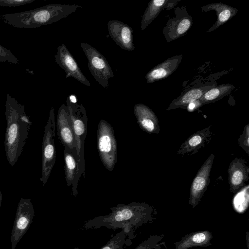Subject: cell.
Returning <instances> with one entry per match:
<instances>
[{"label": "cell", "instance_id": "cell-31", "mask_svg": "<svg viewBox=\"0 0 249 249\" xmlns=\"http://www.w3.org/2000/svg\"><path fill=\"white\" fill-rule=\"evenodd\" d=\"M1 201H2V194H1V191H0V206H1Z\"/></svg>", "mask_w": 249, "mask_h": 249}, {"label": "cell", "instance_id": "cell-2", "mask_svg": "<svg viewBox=\"0 0 249 249\" xmlns=\"http://www.w3.org/2000/svg\"><path fill=\"white\" fill-rule=\"evenodd\" d=\"M5 115V151L8 162L14 166L23 150L32 123L25 113L24 106L9 94L6 95Z\"/></svg>", "mask_w": 249, "mask_h": 249}, {"label": "cell", "instance_id": "cell-16", "mask_svg": "<svg viewBox=\"0 0 249 249\" xmlns=\"http://www.w3.org/2000/svg\"><path fill=\"white\" fill-rule=\"evenodd\" d=\"M108 33L116 44L124 50L132 51L133 30L127 24L117 20H110L107 23Z\"/></svg>", "mask_w": 249, "mask_h": 249}, {"label": "cell", "instance_id": "cell-25", "mask_svg": "<svg viewBox=\"0 0 249 249\" xmlns=\"http://www.w3.org/2000/svg\"><path fill=\"white\" fill-rule=\"evenodd\" d=\"M164 235H153L140 244L135 249H153L163 238Z\"/></svg>", "mask_w": 249, "mask_h": 249}, {"label": "cell", "instance_id": "cell-22", "mask_svg": "<svg viewBox=\"0 0 249 249\" xmlns=\"http://www.w3.org/2000/svg\"><path fill=\"white\" fill-rule=\"evenodd\" d=\"M215 86V84L206 85L192 88L174 100L170 104L167 110L187 108L190 104L198 100L206 91Z\"/></svg>", "mask_w": 249, "mask_h": 249}, {"label": "cell", "instance_id": "cell-18", "mask_svg": "<svg viewBox=\"0 0 249 249\" xmlns=\"http://www.w3.org/2000/svg\"><path fill=\"white\" fill-rule=\"evenodd\" d=\"M182 57V54L174 56L156 66L145 75L146 82L151 84L168 77L177 70Z\"/></svg>", "mask_w": 249, "mask_h": 249}, {"label": "cell", "instance_id": "cell-26", "mask_svg": "<svg viewBox=\"0 0 249 249\" xmlns=\"http://www.w3.org/2000/svg\"><path fill=\"white\" fill-rule=\"evenodd\" d=\"M239 145L249 155V123L244 126L242 133L237 139Z\"/></svg>", "mask_w": 249, "mask_h": 249}, {"label": "cell", "instance_id": "cell-29", "mask_svg": "<svg viewBox=\"0 0 249 249\" xmlns=\"http://www.w3.org/2000/svg\"><path fill=\"white\" fill-rule=\"evenodd\" d=\"M246 244L248 249H249V233L247 231L246 234Z\"/></svg>", "mask_w": 249, "mask_h": 249}, {"label": "cell", "instance_id": "cell-13", "mask_svg": "<svg viewBox=\"0 0 249 249\" xmlns=\"http://www.w3.org/2000/svg\"><path fill=\"white\" fill-rule=\"evenodd\" d=\"M56 125L57 133L61 142L72 149L77 147L70 110L67 105L60 107L57 116Z\"/></svg>", "mask_w": 249, "mask_h": 249}, {"label": "cell", "instance_id": "cell-28", "mask_svg": "<svg viewBox=\"0 0 249 249\" xmlns=\"http://www.w3.org/2000/svg\"><path fill=\"white\" fill-rule=\"evenodd\" d=\"M35 0H0V6L17 7L29 4Z\"/></svg>", "mask_w": 249, "mask_h": 249}, {"label": "cell", "instance_id": "cell-5", "mask_svg": "<svg viewBox=\"0 0 249 249\" xmlns=\"http://www.w3.org/2000/svg\"><path fill=\"white\" fill-rule=\"evenodd\" d=\"M55 124L54 108L52 107L44 127L42 145V176L40 180L44 186L47 182L56 160L54 145Z\"/></svg>", "mask_w": 249, "mask_h": 249}, {"label": "cell", "instance_id": "cell-27", "mask_svg": "<svg viewBox=\"0 0 249 249\" xmlns=\"http://www.w3.org/2000/svg\"><path fill=\"white\" fill-rule=\"evenodd\" d=\"M0 62L17 64L18 60L9 50L0 44Z\"/></svg>", "mask_w": 249, "mask_h": 249}, {"label": "cell", "instance_id": "cell-30", "mask_svg": "<svg viewBox=\"0 0 249 249\" xmlns=\"http://www.w3.org/2000/svg\"><path fill=\"white\" fill-rule=\"evenodd\" d=\"M163 244V243H161V244H158L156 247H155L154 249H161V244Z\"/></svg>", "mask_w": 249, "mask_h": 249}, {"label": "cell", "instance_id": "cell-10", "mask_svg": "<svg viewBox=\"0 0 249 249\" xmlns=\"http://www.w3.org/2000/svg\"><path fill=\"white\" fill-rule=\"evenodd\" d=\"M211 154L195 177L190 187L189 204L194 208L199 203L210 182V174L214 159Z\"/></svg>", "mask_w": 249, "mask_h": 249}, {"label": "cell", "instance_id": "cell-21", "mask_svg": "<svg viewBox=\"0 0 249 249\" xmlns=\"http://www.w3.org/2000/svg\"><path fill=\"white\" fill-rule=\"evenodd\" d=\"M179 0H152L148 3L147 7L142 16L141 28L144 30L155 18L160 11L166 8L172 9Z\"/></svg>", "mask_w": 249, "mask_h": 249}, {"label": "cell", "instance_id": "cell-3", "mask_svg": "<svg viewBox=\"0 0 249 249\" xmlns=\"http://www.w3.org/2000/svg\"><path fill=\"white\" fill-rule=\"evenodd\" d=\"M80 8L77 4H50L33 10L1 15L0 18L14 27L35 28L57 22Z\"/></svg>", "mask_w": 249, "mask_h": 249}, {"label": "cell", "instance_id": "cell-19", "mask_svg": "<svg viewBox=\"0 0 249 249\" xmlns=\"http://www.w3.org/2000/svg\"><path fill=\"white\" fill-rule=\"evenodd\" d=\"M211 232L208 230L199 231L185 235L174 243L175 249H189L193 247H206L211 246L213 239Z\"/></svg>", "mask_w": 249, "mask_h": 249}, {"label": "cell", "instance_id": "cell-6", "mask_svg": "<svg viewBox=\"0 0 249 249\" xmlns=\"http://www.w3.org/2000/svg\"><path fill=\"white\" fill-rule=\"evenodd\" d=\"M81 47L88 59V68L96 81L105 88H107L108 80L114 74L107 61L96 49L87 43Z\"/></svg>", "mask_w": 249, "mask_h": 249}, {"label": "cell", "instance_id": "cell-24", "mask_svg": "<svg viewBox=\"0 0 249 249\" xmlns=\"http://www.w3.org/2000/svg\"><path fill=\"white\" fill-rule=\"evenodd\" d=\"M127 235L124 230L116 233L100 249H124V246L129 240L126 239Z\"/></svg>", "mask_w": 249, "mask_h": 249}, {"label": "cell", "instance_id": "cell-32", "mask_svg": "<svg viewBox=\"0 0 249 249\" xmlns=\"http://www.w3.org/2000/svg\"><path fill=\"white\" fill-rule=\"evenodd\" d=\"M79 249V248L78 247H76V248H75L74 249Z\"/></svg>", "mask_w": 249, "mask_h": 249}, {"label": "cell", "instance_id": "cell-9", "mask_svg": "<svg viewBox=\"0 0 249 249\" xmlns=\"http://www.w3.org/2000/svg\"><path fill=\"white\" fill-rule=\"evenodd\" d=\"M175 14L173 18L168 19L162 30L168 43L184 36L193 24L192 17L185 6L177 7Z\"/></svg>", "mask_w": 249, "mask_h": 249}, {"label": "cell", "instance_id": "cell-12", "mask_svg": "<svg viewBox=\"0 0 249 249\" xmlns=\"http://www.w3.org/2000/svg\"><path fill=\"white\" fill-rule=\"evenodd\" d=\"M54 57L55 62L65 71L66 78L72 77L86 86H91L65 45L57 47Z\"/></svg>", "mask_w": 249, "mask_h": 249}, {"label": "cell", "instance_id": "cell-8", "mask_svg": "<svg viewBox=\"0 0 249 249\" xmlns=\"http://www.w3.org/2000/svg\"><path fill=\"white\" fill-rule=\"evenodd\" d=\"M34 215L35 211L31 199L21 198L18 205L11 232V249H15L17 244L26 232Z\"/></svg>", "mask_w": 249, "mask_h": 249}, {"label": "cell", "instance_id": "cell-1", "mask_svg": "<svg viewBox=\"0 0 249 249\" xmlns=\"http://www.w3.org/2000/svg\"><path fill=\"white\" fill-rule=\"evenodd\" d=\"M111 213L99 216L87 221L84 228H99L105 227L116 230L122 229L129 238H135L134 228L152 222L156 219L157 212L153 206L145 202H133L128 204H120L111 207Z\"/></svg>", "mask_w": 249, "mask_h": 249}, {"label": "cell", "instance_id": "cell-15", "mask_svg": "<svg viewBox=\"0 0 249 249\" xmlns=\"http://www.w3.org/2000/svg\"><path fill=\"white\" fill-rule=\"evenodd\" d=\"M213 135L211 125L197 131L180 145L177 154L183 156L197 153L210 142Z\"/></svg>", "mask_w": 249, "mask_h": 249}, {"label": "cell", "instance_id": "cell-17", "mask_svg": "<svg viewBox=\"0 0 249 249\" xmlns=\"http://www.w3.org/2000/svg\"><path fill=\"white\" fill-rule=\"evenodd\" d=\"M134 113L140 128L149 134H158L160 131L158 118L153 111L147 106L137 104Z\"/></svg>", "mask_w": 249, "mask_h": 249}, {"label": "cell", "instance_id": "cell-11", "mask_svg": "<svg viewBox=\"0 0 249 249\" xmlns=\"http://www.w3.org/2000/svg\"><path fill=\"white\" fill-rule=\"evenodd\" d=\"M65 174L67 185L71 187L72 194H78L77 185L82 174H84L85 166L81 161L76 148L72 149L64 146Z\"/></svg>", "mask_w": 249, "mask_h": 249}, {"label": "cell", "instance_id": "cell-4", "mask_svg": "<svg viewBox=\"0 0 249 249\" xmlns=\"http://www.w3.org/2000/svg\"><path fill=\"white\" fill-rule=\"evenodd\" d=\"M97 144L102 162L107 169L112 171L117 162V145L112 126L103 119L98 125Z\"/></svg>", "mask_w": 249, "mask_h": 249}, {"label": "cell", "instance_id": "cell-7", "mask_svg": "<svg viewBox=\"0 0 249 249\" xmlns=\"http://www.w3.org/2000/svg\"><path fill=\"white\" fill-rule=\"evenodd\" d=\"M72 122L77 143V152L82 165L85 166L84 144L87 133L88 117L84 107L79 105L77 100L68 97L66 100Z\"/></svg>", "mask_w": 249, "mask_h": 249}, {"label": "cell", "instance_id": "cell-23", "mask_svg": "<svg viewBox=\"0 0 249 249\" xmlns=\"http://www.w3.org/2000/svg\"><path fill=\"white\" fill-rule=\"evenodd\" d=\"M235 88L231 84H222L212 88L206 91L198 100L200 107L215 102L229 95Z\"/></svg>", "mask_w": 249, "mask_h": 249}, {"label": "cell", "instance_id": "cell-14", "mask_svg": "<svg viewBox=\"0 0 249 249\" xmlns=\"http://www.w3.org/2000/svg\"><path fill=\"white\" fill-rule=\"evenodd\" d=\"M230 191L236 194L246 186L249 179V166L242 158H235L230 163L228 169Z\"/></svg>", "mask_w": 249, "mask_h": 249}, {"label": "cell", "instance_id": "cell-20", "mask_svg": "<svg viewBox=\"0 0 249 249\" xmlns=\"http://www.w3.org/2000/svg\"><path fill=\"white\" fill-rule=\"evenodd\" d=\"M201 9L203 12L214 10L216 13V20L207 32L216 30L233 18L238 12L237 9L221 2L208 4L202 6Z\"/></svg>", "mask_w": 249, "mask_h": 249}]
</instances>
